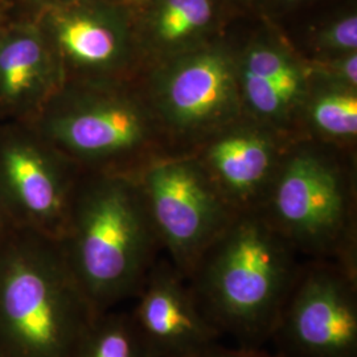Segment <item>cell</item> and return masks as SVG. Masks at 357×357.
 <instances>
[{
    "label": "cell",
    "mask_w": 357,
    "mask_h": 357,
    "mask_svg": "<svg viewBox=\"0 0 357 357\" xmlns=\"http://www.w3.org/2000/svg\"><path fill=\"white\" fill-rule=\"evenodd\" d=\"M33 13L64 84L132 81L142 60L132 10L125 4L70 0Z\"/></svg>",
    "instance_id": "cell-7"
},
{
    "label": "cell",
    "mask_w": 357,
    "mask_h": 357,
    "mask_svg": "<svg viewBox=\"0 0 357 357\" xmlns=\"http://www.w3.org/2000/svg\"><path fill=\"white\" fill-rule=\"evenodd\" d=\"M16 8H17V4L13 0H0V29L13 16Z\"/></svg>",
    "instance_id": "cell-24"
},
{
    "label": "cell",
    "mask_w": 357,
    "mask_h": 357,
    "mask_svg": "<svg viewBox=\"0 0 357 357\" xmlns=\"http://www.w3.org/2000/svg\"><path fill=\"white\" fill-rule=\"evenodd\" d=\"M97 315L59 241L10 225L0 243V357H75Z\"/></svg>",
    "instance_id": "cell-3"
},
{
    "label": "cell",
    "mask_w": 357,
    "mask_h": 357,
    "mask_svg": "<svg viewBox=\"0 0 357 357\" xmlns=\"http://www.w3.org/2000/svg\"><path fill=\"white\" fill-rule=\"evenodd\" d=\"M258 211L295 252L357 275L352 187L319 153L298 151L277 168Z\"/></svg>",
    "instance_id": "cell-5"
},
{
    "label": "cell",
    "mask_w": 357,
    "mask_h": 357,
    "mask_svg": "<svg viewBox=\"0 0 357 357\" xmlns=\"http://www.w3.org/2000/svg\"><path fill=\"white\" fill-rule=\"evenodd\" d=\"M31 123L81 171L131 174L153 135L149 102L131 81L64 84Z\"/></svg>",
    "instance_id": "cell-4"
},
{
    "label": "cell",
    "mask_w": 357,
    "mask_h": 357,
    "mask_svg": "<svg viewBox=\"0 0 357 357\" xmlns=\"http://www.w3.org/2000/svg\"><path fill=\"white\" fill-rule=\"evenodd\" d=\"M310 85L303 107L310 126L324 138L351 141L357 135V89L330 82Z\"/></svg>",
    "instance_id": "cell-17"
},
{
    "label": "cell",
    "mask_w": 357,
    "mask_h": 357,
    "mask_svg": "<svg viewBox=\"0 0 357 357\" xmlns=\"http://www.w3.org/2000/svg\"><path fill=\"white\" fill-rule=\"evenodd\" d=\"M275 143L266 131L236 128L218 134L200 162L236 212L258 211L277 171Z\"/></svg>",
    "instance_id": "cell-15"
},
{
    "label": "cell",
    "mask_w": 357,
    "mask_h": 357,
    "mask_svg": "<svg viewBox=\"0 0 357 357\" xmlns=\"http://www.w3.org/2000/svg\"><path fill=\"white\" fill-rule=\"evenodd\" d=\"M315 0H266L264 13L271 19L280 20L283 16L294 13Z\"/></svg>",
    "instance_id": "cell-21"
},
{
    "label": "cell",
    "mask_w": 357,
    "mask_h": 357,
    "mask_svg": "<svg viewBox=\"0 0 357 357\" xmlns=\"http://www.w3.org/2000/svg\"><path fill=\"white\" fill-rule=\"evenodd\" d=\"M8 228H10V222L7 221V218H6L3 211H1V208H0V243L3 241V238H4V236H6Z\"/></svg>",
    "instance_id": "cell-25"
},
{
    "label": "cell",
    "mask_w": 357,
    "mask_h": 357,
    "mask_svg": "<svg viewBox=\"0 0 357 357\" xmlns=\"http://www.w3.org/2000/svg\"><path fill=\"white\" fill-rule=\"evenodd\" d=\"M132 16L141 60L160 61L216 40L237 19L224 0H147Z\"/></svg>",
    "instance_id": "cell-14"
},
{
    "label": "cell",
    "mask_w": 357,
    "mask_h": 357,
    "mask_svg": "<svg viewBox=\"0 0 357 357\" xmlns=\"http://www.w3.org/2000/svg\"><path fill=\"white\" fill-rule=\"evenodd\" d=\"M197 357H284L281 354H268L265 351L258 349L257 347H240L236 349L224 348L221 345H213L204 354Z\"/></svg>",
    "instance_id": "cell-20"
},
{
    "label": "cell",
    "mask_w": 357,
    "mask_h": 357,
    "mask_svg": "<svg viewBox=\"0 0 357 357\" xmlns=\"http://www.w3.org/2000/svg\"><path fill=\"white\" fill-rule=\"evenodd\" d=\"M318 0L296 10L308 13L305 40L317 57H335L357 52L356 0ZM284 17V16H283Z\"/></svg>",
    "instance_id": "cell-16"
},
{
    "label": "cell",
    "mask_w": 357,
    "mask_h": 357,
    "mask_svg": "<svg viewBox=\"0 0 357 357\" xmlns=\"http://www.w3.org/2000/svg\"><path fill=\"white\" fill-rule=\"evenodd\" d=\"M142 192L160 246L187 278L236 212L199 160L160 159L130 174Z\"/></svg>",
    "instance_id": "cell-6"
},
{
    "label": "cell",
    "mask_w": 357,
    "mask_h": 357,
    "mask_svg": "<svg viewBox=\"0 0 357 357\" xmlns=\"http://www.w3.org/2000/svg\"><path fill=\"white\" fill-rule=\"evenodd\" d=\"M250 19L252 31L236 53L241 103L258 121L278 128L303 107L311 78L274 19L266 13Z\"/></svg>",
    "instance_id": "cell-11"
},
{
    "label": "cell",
    "mask_w": 357,
    "mask_h": 357,
    "mask_svg": "<svg viewBox=\"0 0 357 357\" xmlns=\"http://www.w3.org/2000/svg\"><path fill=\"white\" fill-rule=\"evenodd\" d=\"M19 7L28 10V11H38L40 8L53 6V4H60L65 1H70V0H13Z\"/></svg>",
    "instance_id": "cell-23"
},
{
    "label": "cell",
    "mask_w": 357,
    "mask_h": 357,
    "mask_svg": "<svg viewBox=\"0 0 357 357\" xmlns=\"http://www.w3.org/2000/svg\"><path fill=\"white\" fill-rule=\"evenodd\" d=\"M79 172L31 122L0 121V208L10 225L60 240Z\"/></svg>",
    "instance_id": "cell-8"
},
{
    "label": "cell",
    "mask_w": 357,
    "mask_h": 357,
    "mask_svg": "<svg viewBox=\"0 0 357 357\" xmlns=\"http://www.w3.org/2000/svg\"><path fill=\"white\" fill-rule=\"evenodd\" d=\"M237 17L255 16L257 13H264L266 0H224Z\"/></svg>",
    "instance_id": "cell-22"
},
{
    "label": "cell",
    "mask_w": 357,
    "mask_h": 357,
    "mask_svg": "<svg viewBox=\"0 0 357 357\" xmlns=\"http://www.w3.org/2000/svg\"><path fill=\"white\" fill-rule=\"evenodd\" d=\"M118 1H121L122 4H125L130 10H135L137 7H139L141 4H143V3L147 1V0H118Z\"/></svg>",
    "instance_id": "cell-26"
},
{
    "label": "cell",
    "mask_w": 357,
    "mask_h": 357,
    "mask_svg": "<svg viewBox=\"0 0 357 357\" xmlns=\"http://www.w3.org/2000/svg\"><path fill=\"white\" fill-rule=\"evenodd\" d=\"M311 79L357 89V52L306 63Z\"/></svg>",
    "instance_id": "cell-19"
},
{
    "label": "cell",
    "mask_w": 357,
    "mask_h": 357,
    "mask_svg": "<svg viewBox=\"0 0 357 357\" xmlns=\"http://www.w3.org/2000/svg\"><path fill=\"white\" fill-rule=\"evenodd\" d=\"M63 84L36 15L17 6L0 29V121H33Z\"/></svg>",
    "instance_id": "cell-13"
},
{
    "label": "cell",
    "mask_w": 357,
    "mask_h": 357,
    "mask_svg": "<svg viewBox=\"0 0 357 357\" xmlns=\"http://www.w3.org/2000/svg\"><path fill=\"white\" fill-rule=\"evenodd\" d=\"M259 211L238 212L187 275L195 299L221 335L241 347L270 340L301 265Z\"/></svg>",
    "instance_id": "cell-2"
},
{
    "label": "cell",
    "mask_w": 357,
    "mask_h": 357,
    "mask_svg": "<svg viewBox=\"0 0 357 357\" xmlns=\"http://www.w3.org/2000/svg\"><path fill=\"white\" fill-rule=\"evenodd\" d=\"M137 298L131 317L153 357L200 356L222 336L171 262H155Z\"/></svg>",
    "instance_id": "cell-12"
},
{
    "label": "cell",
    "mask_w": 357,
    "mask_h": 357,
    "mask_svg": "<svg viewBox=\"0 0 357 357\" xmlns=\"http://www.w3.org/2000/svg\"><path fill=\"white\" fill-rule=\"evenodd\" d=\"M75 357H153L128 312L98 314L82 336Z\"/></svg>",
    "instance_id": "cell-18"
},
{
    "label": "cell",
    "mask_w": 357,
    "mask_h": 357,
    "mask_svg": "<svg viewBox=\"0 0 357 357\" xmlns=\"http://www.w3.org/2000/svg\"><path fill=\"white\" fill-rule=\"evenodd\" d=\"M57 241L96 314L138 295L160 246L135 178L110 171L79 172Z\"/></svg>",
    "instance_id": "cell-1"
},
{
    "label": "cell",
    "mask_w": 357,
    "mask_h": 357,
    "mask_svg": "<svg viewBox=\"0 0 357 357\" xmlns=\"http://www.w3.org/2000/svg\"><path fill=\"white\" fill-rule=\"evenodd\" d=\"M284 357H357V275L336 262L301 265L270 336Z\"/></svg>",
    "instance_id": "cell-9"
},
{
    "label": "cell",
    "mask_w": 357,
    "mask_h": 357,
    "mask_svg": "<svg viewBox=\"0 0 357 357\" xmlns=\"http://www.w3.org/2000/svg\"><path fill=\"white\" fill-rule=\"evenodd\" d=\"M227 33L159 63L151 86L153 115L174 132L224 128L241 112L236 52Z\"/></svg>",
    "instance_id": "cell-10"
}]
</instances>
